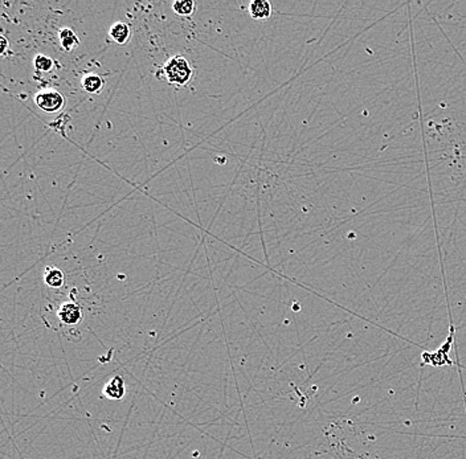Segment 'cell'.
Listing matches in <instances>:
<instances>
[{
  "mask_svg": "<svg viewBox=\"0 0 466 459\" xmlns=\"http://www.w3.org/2000/svg\"><path fill=\"white\" fill-rule=\"evenodd\" d=\"M194 69L188 60L183 56H174L166 61L165 65L156 72V78L166 79L175 86H185L192 79Z\"/></svg>",
  "mask_w": 466,
  "mask_h": 459,
  "instance_id": "6da1fadb",
  "label": "cell"
},
{
  "mask_svg": "<svg viewBox=\"0 0 466 459\" xmlns=\"http://www.w3.org/2000/svg\"><path fill=\"white\" fill-rule=\"evenodd\" d=\"M35 102L40 110L45 112H56L65 107V97L57 90L48 89L39 92L35 97Z\"/></svg>",
  "mask_w": 466,
  "mask_h": 459,
  "instance_id": "7a4b0ae2",
  "label": "cell"
},
{
  "mask_svg": "<svg viewBox=\"0 0 466 459\" xmlns=\"http://www.w3.org/2000/svg\"><path fill=\"white\" fill-rule=\"evenodd\" d=\"M273 8L266 0H253L249 4V15L255 20H266L271 16Z\"/></svg>",
  "mask_w": 466,
  "mask_h": 459,
  "instance_id": "3957f363",
  "label": "cell"
},
{
  "mask_svg": "<svg viewBox=\"0 0 466 459\" xmlns=\"http://www.w3.org/2000/svg\"><path fill=\"white\" fill-rule=\"evenodd\" d=\"M59 317L65 324H76L81 319V310L76 303H65L60 307Z\"/></svg>",
  "mask_w": 466,
  "mask_h": 459,
  "instance_id": "277c9868",
  "label": "cell"
},
{
  "mask_svg": "<svg viewBox=\"0 0 466 459\" xmlns=\"http://www.w3.org/2000/svg\"><path fill=\"white\" fill-rule=\"evenodd\" d=\"M81 85H83V89L85 90L86 93H89V94H97L102 90L103 85H105V81L99 74L97 73H88L85 76L83 77L81 79Z\"/></svg>",
  "mask_w": 466,
  "mask_h": 459,
  "instance_id": "5b68a950",
  "label": "cell"
},
{
  "mask_svg": "<svg viewBox=\"0 0 466 459\" xmlns=\"http://www.w3.org/2000/svg\"><path fill=\"white\" fill-rule=\"evenodd\" d=\"M131 36V30H130L129 24L123 23V21H117L116 24H113L110 28V37H112L117 44L123 45L130 40Z\"/></svg>",
  "mask_w": 466,
  "mask_h": 459,
  "instance_id": "8992f818",
  "label": "cell"
},
{
  "mask_svg": "<svg viewBox=\"0 0 466 459\" xmlns=\"http://www.w3.org/2000/svg\"><path fill=\"white\" fill-rule=\"evenodd\" d=\"M59 37L63 49H65L66 52H72L73 49H76L77 46L79 45V40L78 37H77L76 32L73 30H70V28H63V30H60Z\"/></svg>",
  "mask_w": 466,
  "mask_h": 459,
  "instance_id": "52a82bcc",
  "label": "cell"
},
{
  "mask_svg": "<svg viewBox=\"0 0 466 459\" xmlns=\"http://www.w3.org/2000/svg\"><path fill=\"white\" fill-rule=\"evenodd\" d=\"M44 281L45 283L49 286V288H54L59 289L63 286L64 281H65V277H64V273L60 269L57 268H52V266H48L44 271Z\"/></svg>",
  "mask_w": 466,
  "mask_h": 459,
  "instance_id": "ba28073f",
  "label": "cell"
},
{
  "mask_svg": "<svg viewBox=\"0 0 466 459\" xmlns=\"http://www.w3.org/2000/svg\"><path fill=\"white\" fill-rule=\"evenodd\" d=\"M125 393V387H123V380L119 376L113 377L107 387L105 388V394L113 400H118Z\"/></svg>",
  "mask_w": 466,
  "mask_h": 459,
  "instance_id": "9c48e42d",
  "label": "cell"
},
{
  "mask_svg": "<svg viewBox=\"0 0 466 459\" xmlns=\"http://www.w3.org/2000/svg\"><path fill=\"white\" fill-rule=\"evenodd\" d=\"M172 10L179 16H192L196 11V3L192 0H176L172 4Z\"/></svg>",
  "mask_w": 466,
  "mask_h": 459,
  "instance_id": "30bf717a",
  "label": "cell"
},
{
  "mask_svg": "<svg viewBox=\"0 0 466 459\" xmlns=\"http://www.w3.org/2000/svg\"><path fill=\"white\" fill-rule=\"evenodd\" d=\"M33 64H35V68H36L39 72H50L53 68V60L50 57L45 56V54H37L33 60Z\"/></svg>",
  "mask_w": 466,
  "mask_h": 459,
  "instance_id": "8fae6325",
  "label": "cell"
},
{
  "mask_svg": "<svg viewBox=\"0 0 466 459\" xmlns=\"http://www.w3.org/2000/svg\"><path fill=\"white\" fill-rule=\"evenodd\" d=\"M0 40H2V46H3V48H2V54H3V56H6V54H7V46H8V41H7L6 37H4V36L0 37Z\"/></svg>",
  "mask_w": 466,
  "mask_h": 459,
  "instance_id": "7c38bea8",
  "label": "cell"
}]
</instances>
